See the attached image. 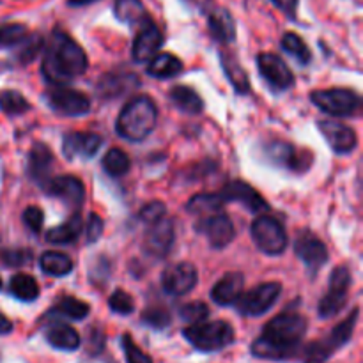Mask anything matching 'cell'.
I'll return each mask as SVG.
<instances>
[{
    "label": "cell",
    "instance_id": "6da1fadb",
    "mask_svg": "<svg viewBox=\"0 0 363 363\" xmlns=\"http://www.w3.org/2000/svg\"><path fill=\"white\" fill-rule=\"evenodd\" d=\"M308 321L298 312H282L262 328L252 344V354L261 360H287L300 350Z\"/></svg>",
    "mask_w": 363,
    "mask_h": 363
},
{
    "label": "cell",
    "instance_id": "7a4b0ae2",
    "mask_svg": "<svg viewBox=\"0 0 363 363\" xmlns=\"http://www.w3.org/2000/svg\"><path fill=\"white\" fill-rule=\"evenodd\" d=\"M89 59L84 48L60 28L52 32L48 46L45 48L41 73L48 84L66 85L87 71Z\"/></svg>",
    "mask_w": 363,
    "mask_h": 363
},
{
    "label": "cell",
    "instance_id": "3957f363",
    "mask_svg": "<svg viewBox=\"0 0 363 363\" xmlns=\"http://www.w3.org/2000/svg\"><path fill=\"white\" fill-rule=\"evenodd\" d=\"M156 121H158L156 103L147 96H135L121 110L116 121V131L126 140L142 142L152 133Z\"/></svg>",
    "mask_w": 363,
    "mask_h": 363
},
{
    "label": "cell",
    "instance_id": "277c9868",
    "mask_svg": "<svg viewBox=\"0 0 363 363\" xmlns=\"http://www.w3.org/2000/svg\"><path fill=\"white\" fill-rule=\"evenodd\" d=\"M183 337L201 353H216L234 342V328L227 321H201L186 326Z\"/></svg>",
    "mask_w": 363,
    "mask_h": 363
},
{
    "label": "cell",
    "instance_id": "5b68a950",
    "mask_svg": "<svg viewBox=\"0 0 363 363\" xmlns=\"http://www.w3.org/2000/svg\"><path fill=\"white\" fill-rule=\"evenodd\" d=\"M358 318H360V311L354 308L342 323L335 326L325 339L315 340V342L308 344L305 347V358L303 363H326L340 347L346 346L353 337L354 328H357Z\"/></svg>",
    "mask_w": 363,
    "mask_h": 363
},
{
    "label": "cell",
    "instance_id": "8992f818",
    "mask_svg": "<svg viewBox=\"0 0 363 363\" xmlns=\"http://www.w3.org/2000/svg\"><path fill=\"white\" fill-rule=\"evenodd\" d=\"M252 240H254L255 247L266 255H280L286 252L287 245H289V238H287L286 227L282 222L269 215H261L254 220L250 227Z\"/></svg>",
    "mask_w": 363,
    "mask_h": 363
},
{
    "label": "cell",
    "instance_id": "52a82bcc",
    "mask_svg": "<svg viewBox=\"0 0 363 363\" xmlns=\"http://www.w3.org/2000/svg\"><path fill=\"white\" fill-rule=\"evenodd\" d=\"M312 103L325 113L333 117H350L360 108V96L351 89H319L311 94Z\"/></svg>",
    "mask_w": 363,
    "mask_h": 363
},
{
    "label": "cell",
    "instance_id": "ba28073f",
    "mask_svg": "<svg viewBox=\"0 0 363 363\" xmlns=\"http://www.w3.org/2000/svg\"><path fill=\"white\" fill-rule=\"evenodd\" d=\"M351 287V269L347 266H337L330 273L328 293L318 305V314L321 319H332L346 307L347 294Z\"/></svg>",
    "mask_w": 363,
    "mask_h": 363
},
{
    "label": "cell",
    "instance_id": "9c48e42d",
    "mask_svg": "<svg viewBox=\"0 0 363 363\" xmlns=\"http://www.w3.org/2000/svg\"><path fill=\"white\" fill-rule=\"evenodd\" d=\"M280 293H282V284L280 282L259 284V286L252 287L248 293L241 294L240 300L236 301V307L240 314L247 315V318H259L277 303Z\"/></svg>",
    "mask_w": 363,
    "mask_h": 363
},
{
    "label": "cell",
    "instance_id": "30bf717a",
    "mask_svg": "<svg viewBox=\"0 0 363 363\" xmlns=\"http://www.w3.org/2000/svg\"><path fill=\"white\" fill-rule=\"evenodd\" d=\"M45 101L53 112L66 117H80L91 112V99L66 85H55L52 91H46Z\"/></svg>",
    "mask_w": 363,
    "mask_h": 363
},
{
    "label": "cell",
    "instance_id": "8fae6325",
    "mask_svg": "<svg viewBox=\"0 0 363 363\" xmlns=\"http://www.w3.org/2000/svg\"><path fill=\"white\" fill-rule=\"evenodd\" d=\"M195 230L204 234L208 238L209 245L216 248V250L229 247L234 241V238H236V229H234L233 220L222 211L202 215L201 220L195 223Z\"/></svg>",
    "mask_w": 363,
    "mask_h": 363
},
{
    "label": "cell",
    "instance_id": "7c38bea8",
    "mask_svg": "<svg viewBox=\"0 0 363 363\" xmlns=\"http://www.w3.org/2000/svg\"><path fill=\"white\" fill-rule=\"evenodd\" d=\"M163 45V34L158 25L155 23L151 16H145L138 23V30L135 34L133 46H131V55L135 62H149L152 57L158 53Z\"/></svg>",
    "mask_w": 363,
    "mask_h": 363
},
{
    "label": "cell",
    "instance_id": "4fadbf2b",
    "mask_svg": "<svg viewBox=\"0 0 363 363\" xmlns=\"http://www.w3.org/2000/svg\"><path fill=\"white\" fill-rule=\"evenodd\" d=\"M199 282V272L190 262H176L162 273V287L170 296H184L195 289Z\"/></svg>",
    "mask_w": 363,
    "mask_h": 363
},
{
    "label": "cell",
    "instance_id": "5bb4252c",
    "mask_svg": "<svg viewBox=\"0 0 363 363\" xmlns=\"http://www.w3.org/2000/svg\"><path fill=\"white\" fill-rule=\"evenodd\" d=\"M174 241H176V227H174L172 220L163 216L158 222L147 225L144 238V252L155 259H163L170 252Z\"/></svg>",
    "mask_w": 363,
    "mask_h": 363
},
{
    "label": "cell",
    "instance_id": "9a60e30c",
    "mask_svg": "<svg viewBox=\"0 0 363 363\" xmlns=\"http://www.w3.org/2000/svg\"><path fill=\"white\" fill-rule=\"evenodd\" d=\"M43 191L50 197L60 199L64 204L73 209H80L85 201V186L82 179L74 176H55L50 177L46 183L41 184Z\"/></svg>",
    "mask_w": 363,
    "mask_h": 363
},
{
    "label": "cell",
    "instance_id": "2e32d148",
    "mask_svg": "<svg viewBox=\"0 0 363 363\" xmlns=\"http://www.w3.org/2000/svg\"><path fill=\"white\" fill-rule=\"evenodd\" d=\"M257 67L261 77L268 82L273 91L282 92L293 87L294 74L289 66L284 62L282 57L275 55V53H259Z\"/></svg>",
    "mask_w": 363,
    "mask_h": 363
},
{
    "label": "cell",
    "instance_id": "e0dca14e",
    "mask_svg": "<svg viewBox=\"0 0 363 363\" xmlns=\"http://www.w3.org/2000/svg\"><path fill=\"white\" fill-rule=\"evenodd\" d=\"M294 254L305 264L312 277L318 275L319 269L328 262L330 254L326 245L318 236L311 233H303L294 241Z\"/></svg>",
    "mask_w": 363,
    "mask_h": 363
},
{
    "label": "cell",
    "instance_id": "ac0fdd59",
    "mask_svg": "<svg viewBox=\"0 0 363 363\" xmlns=\"http://www.w3.org/2000/svg\"><path fill=\"white\" fill-rule=\"evenodd\" d=\"M218 195L223 204L225 202H238V204L245 206L252 213H264L269 209V204L261 197V194L254 186H250V184L241 179L227 183L218 191Z\"/></svg>",
    "mask_w": 363,
    "mask_h": 363
},
{
    "label": "cell",
    "instance_id": "d6986e66",
    "mask_svg": "<svg viewBox=\"0 0 363 363\" xmlns=\"http://www.w3.org/2000/svg\"><path fill=\"white\" fill-rule=\"evenodd\" d=\"M319 131L323 133L325 140L337 155H350L358 147L357 131L347 124L339 123V121H319Z\"/></svg>",
    "mask_w": 363,
    "mask_h": 363
},
{
    "label": "cell",
    "instance_id": "ffe728a7",
    "mask_svg": "<svg viewBox=\"0 0 363 363\" xmlns=\"http://www.w3.org/2000/svg\"><path fill=\"white\" fill-rule=\"evenodd\" d=\"M103 138L91 131H71L64 135L62 152L67 160H91L98 155Z\"/></svg>",
    "mask_w": 363,
    "mask_h": 363
},
{
    "label": "cell",
    "instance_id": "44dd1931",
    "mask_svg": "<svg viewBox=\"0 0 363 363\" xmlns=\"http://www.w3.org/2000/svg\"><path fill=\"white\" fill-rule=\"evenodd\" d=\"M206 18H208V30L215 41L229 45L236 39V23L225 7L209 2L206 6Z\"/></svg>",
    "mask_w": 363,
    "mask_h": 363
},
{
    "label": "cell",
    "instance_id": "7402d4cb",
    "mask_svg": "<svg viewBox=\"0 0 363 363\" xmlns=\"http://www.w3.org/2000/svg\"><path fill=\"white\" fill-rule=\"evenodd\" d=\"M266 156H268V160L272 163H275V165L279 167H286V169L289 170H307L308 165L311 163L307 162V155H305L303 151H298L296 147H294L293 144H289V142H284V140H275L272 142V144L266 145Z\"/></svg>",
    "mask_w": 363,
    "mask_h": 363
},
{
    "label": "cell",
    "instance_id": "603a6c76",
    "mask_svg": "<svg viewBox=\"0 0 363 363\" xmlns=\"http://www.w3.org/2000/svg\"><path fill=\"white\" fill-rule=\"evenodd\" d=\"M140 85V80L135 73H106L96 84V92H98L99 98L113 99L119 98V96L128 94V92H133L135 89Z\"/></svg>",
    "mask_w": 363,
    "mask_h": 363
},
{
    "label": "cell",
    "instance_id": "cb8c5ba5",
    "mask_svg": "<svg viewBox=\"0 0 363 363\" xmlns=\"http://www.w3.org/2000/svg\"><path fill=\"white\" fill-rule=\"evenodd\" d=\"M245 277L240 272H229L213 286L211 300L220 307H230L236 305L240 296L243 294Z\"/></svg>",
    "mask_w": 363,
    "mask_h": 363
},
{
    "label": "cell",
    "instance_id": "d4e9b609",
    "mask_svg": "<svg viewBox=\"0 0 363 363\" xmlns=\"http://www.w3.org/2000/svg\"><path fill=\"white\" fill-rule=\"evenodd\" d=\"M52 169L53 155L48 145L43 144V142L32 145L30 152H28V176L32 177V181H35L41 186L52 177Z\"/></svg>",
    "mask_w": 363,
    "mask_h": 363
},
{
    "label": "cell",
    "instance_id": "484cf974",
    "mask_svg": "<svg viewBox=\"0 0 363 363\" xmlns=\"http://www.w3.org/2000/svg\"><path fill=\"white\" fill-rule=\"evenodd\" d=\"M46 342L60 351H77L80 347V335L73 326L66 323H53L45 332Z\"/></svg>",
    "mask_w": 363,
    "mask_h": 363
},
{
    "label": "cell",
    "instance_id": "4316f807",
    "mask_svg": "<svg viewBox=\"0 0 363 363\" xmlns=\"http://www.w3.org/2000/svg\"><path fill=\"white\" fill-rule=\"evenodd\" d=\"M220 62H222L223 73H225L227 80L230 82L234 91L238 94H248L250 92V80H248L247 71L241 66L238 57L233 55V52L223 50V52H220Z\"/></svg>",
    "mask_w": 363,
    "mask_h": 363
},
{
    "label": "cell",
    "instance_id": "83f0119b",
    "mask_svg": "<svg viewBox=\"0 0 363 363\" xmlns=\"http://www.w3.org/2000/svg\"><path fill=\"white\" fill-rule=\"evenodd\" d=\"M183 71V62L172 53H156L147 66V74L158 80H170Z\"/></svg>",
    "mask_w": 363,
    "mask_h": 363
},
{
    "label": "cell",
    "instance_id": "f1b7e54d",
    "mask_svg": "<svg viewBox=\"0 0 363 363\" xmlns=\"http://www.w3.org/2000/svg\"><path fill=\"white\" fill-rule=\"evenodd\" d=\"M82 227H84V222H82L80 213H73L69 218L64 223H60L59 227H53L46 233V241L55 245H69L74 243V241L80 238Z\"/></svg>",
    "mask_w": 363,
    "mask_h": 363
},
{
    "label": "cell",
    "instance_id": "f546056e",
    "mask_svg": "<svg viewBox=\"0 0 363 363\" xmlns=\"http://www.w3.org/2000/svg\"><path fill=\"white\" fill-rule=\"evenodd\" d=\"M91 312V307L85 301L74 296H62L52 308L48 315H59V318L71 319V321H84Z\"/></svg>",
    "mask_w": 363,
    "mask_h": 363
},
{
    "label": "cell",
    "instance_id": "4dcf8cb0",
    "mask_svg": "<svg viewBox=\"0 0 363 363\" xmlns=\"http://www.w3.org/2000/svg\"><path fill=\"white\" fill-rule=\"evenodd\" d=\"M170 99L181 112L201 113L204 110V101H202L201 96L186 85H176V87L170 89Z\"/></svg>",
    "mask_w": 363,
    "mask_h": 363
},
{
    "label": "cell",
    "instance_id": "1f68e13d",
    "mask_svg": "<svg viewBox=\"0 0 363 363\" xmlns=\"http://www.w3.org/2000/svg\"><path fill=\"white\" fill-rule=\"evenodd\" d=\"M39 266L43 273L50 277H66L73 272V261L62 252H45L39 257Z\"/></svg>",
    "mask_w": 363,
    "mask_h": 363
},
{
    "label": "cell",
    "instance_id": "d6a6232c",
    "mask_svg": "<svg viewBox=\"0 0 363 363\" xmlns=\"http://www.w3.org/2000/svg\"><path fill=\"white\" fill-rule=\"evenodd\" d=\"M9 293L13 294L16 300L30 303V301L38 300L39 286L32 275H27V273H16V275L11 277L9 280Z\"/></svg>",
    "mask_w": 363,
    "mask_h": 363
},
{
    "label": "cell",
    "instance_id": "836d02e7",
    "mask_svg": "<svg viewBox=\"0 0 363 363\" xmlns=\"http://www.w3.org/2000/svg\"><path fill=\"white\" fill-rule=\"evenodd\" d=\"M113 11H116L117 20L128 25H138L147 16L142 0H116Z\"/></svg>",
    "mask_w": 363,
    "mask_h": 363
},
{
    "label": "cell",
    "instance_id": "e575fe53",
    "mask_svg": "<svg viewBox=\"0 0 363 363\" xmlns=\"http://www.w3.org/2000/svg\"><path fill=\"white\" fill-rule=\"evenodd\" d=\"M280 45H282L284 52L289 53L291 57H294V59L298 60V64H301V66H307L312 60L311 48H308L307 43H305L303 39H301V35H298L296 32H286V34L282 35Z\"/></svg>",
    "mask_w": 363,
    "mask_h": 363
},
{
    "label": "cell",
    "instance_id": "d590c367",
    "mask_svg": "<svg viewBox=\"0 0 363 363\" xmlns=\"http://www.w3.org/2000/svg\"><path fill=\"white\" fill-rule=\"evenodd\" d=\"M103 170L112 177H121L130 172L131 160L123 149L112 147L105 156H103Z\"/></svg>",
    "mask_w": 363,
    "mask_h": 363
},
{
    "label": "cell",
    "instance_id": "8d00e7d4",
    "mask_svg": "<svg viewBox=\"0 0 363 363\" xmlns=\"http://www.w3.org/2000/svg\"><path fill=\"white\" fill-rule=\"evenodd\" d=\"M0 110L6 116H21V113L30 110V103L25 99V96L18 91H4L0 92Z\"/></svg>",
    "mask_w": 363,
    "mask_h": 363
},
{
    "label": "cell",
    "instance_id": "74e56055",
    "mask_svg": "<svg viewBox=\"0 0 363 363\" xmlns=\"http://www.w3.org/2000/svg\"><path fill=\"white\" fill-rule=\"evenodd\" d=\"M223 206L222 199H220L218 191L216 194H199L186 204V209L190 213H197V215H208V213L220 211Z\"/></svg>",
    "mask_w": 363,
    "mask_h": 363
},
{
    "label": "cell",
    "instance_id": "f35d334b",
    "mask_svg": "<svg viewBox=\"0 0 363 363\" xmlns=\"http://www.w3.org/2000/svg\"><path fill=\"white\" fill-rule=\"evenodd\" d=\"M45 48V41L39 34H28L23 41L18 45V62L20 64H30L35 57L41 53V50Z\"/></svg>",
    "mask_w": 363,
    "mask_h": 363
},
{
    "label": "cell",
    "instance_id": "ab89813d",
    "mask_svg": "<svg viewBox=\"0 0 363 363\" xmlns=\"http://www.w3.org/2000/svg\"><path fill=\"white\" fill-rule=\"evenodd\" d=\"M28 35V28L23 23H6L0 27V48L18 46Z\"/></svg>",
    "mask_w": 363,
    "mask_h": 363
},
{
    "label": "cell",
    "instance_id": "60d3db41",
    "mask_svg": "<svg viewBox=\"0 0 363 363\" xmlns=\"http://www.w3.org/2000/svg\"><path fill=\"white\" fill-rule=\"evenodd\" d=\"M142 323L155 330H165L172 323V315L163 307H149L142 314Z\"/></svg>",
    "mask_w": 363,
    "mask_h": 363
},
{
    "label": "cell",
    "instance_id": "b9f144b4",
    "mask_svg": "<svg viewBox=\"0 0 363 363\" xmlns=\"http://www.w3.org/2000/svg\"><path fill=\"white\" fill-rule=\"evenodd\" d=\"M179 318L190 325L206 321L209 318V307L202 301H190L179 307Z\"/></svg>",
    "mask_w": 363,
    "mask_h": 363
},
{
    "label": "cell",
    "instance_id": "7bdbcfd3",
    "mask_svg": "<svg viewBox=\"0 0 363 363\" xmlns=\"http://www.w3.org/2000/svg\"><path fill=\"white\" fill-rule=\"evenodd\" d=\"M108 307L113 314L119 315H130L133 314L135 311V301L126 291L123 289H116L108 298Z\"/></svg>",
    "mask_w": 363,
    "mask_h": 363
},
{
    "label": "cell",
    "instance_id": "ee69618b",
    "mask_svg": "<svg viewBox=\"0 0 363 363\" xmlns=\"http://www.w3.org/2000/svg\"><path fill=\"white\" fill-rule=\"evenodd\" d=\"M121 342H123V351H124V357H126V363H152L151 357L145 354L144 351L133 342L131 335H128V333L126 335H123Z\"/></svg>",
    "mask_w": 363,
    "mask_h": 363
},
{
    "label": "cell",
    "instance_id": "f6af8a7d",
    "mask_svg": "<svg viewBox=\"0 0 363 363\" xmlns=\"http://www.w3.org/2000/svg\"><path fill=\"white\" fill-rule=\"evenodd\" d=\"M21 220H23L25 227H27L30 233L38 234L41 233L43 223H45V213H43V209L38 208V206H28L23 211V215H21Z\"/></svg>",
    "mask_w": 363,
    "mask_h": 363
},
{
    "label": "cell",
    "instance_id": "bcb514c9",
    "mask_svg": "<svg viewBox=\"0 0 363 363\" xmlns=\"http://www.w3.org/2000/svg\"><path fill=\"white\" fill-rule=\"evenodd\" d=\"M163 216H167L165 204L160 201H152L140 209V215H138V218H140L145 225H151V223L162 220Z\"/></svg>",
    "mask_w": 363,
    "mask_h": 363
},
{
    "label": "cell",
    "instance_id": "7dc6e473",
    "mask_svg": "<svg viewBox=\"0 0 363 363\" xmlns=\"http://www.w3.org/2000/svg\"><path fill=\"white\" fill-rule=\"evenodd\" d=\"M0 261L7 266V268H20V266L28 264L32 261L30 250H6L0 254Z\"/></svg>",
    "mask_w": 363,
    "mask_h": 363
},
{
    "label": "cell",
    "instance_id": "c3c4849f",
    "mask_svg": "<svg viewBox=\"0 0 363 363\" xmlns=\"http://www.w3.org/2000/svg\"><path fill=\"white\" fill-rule=\"evenodd\" d=\"M103 229H105V223H103L101 216L91 213L87 222V243H96L101 238Z\"/></svg>",
    "mask_w": 363,
    "mask_h": 363
},
{
    "label": "cell",
    "instance_id": "681fc988",
    "mask_svg": "<svg viewBox=\"0 0 363 363\" xmlns=\"http://www.w3.org/2000/svg\"><path fill=\"white\" fill-rule=\"evenodd\" d=\"M273 6L279 7L289 20H296L298 13V0H272Z\"/></svg>",
    "mask_w": 363,
    "mask_h": 363
},
{
    "label": "cell",
    "instance_id": "f907efd6",
    "mask_svg": "<svg viewBox=\"0 0 363 363\" xmlns=\"http://www.w3.org/2000/svg\"><path fill=\"white\" fill-rule=\"evenodd\" d=\"M13 332V323L0 312V335H9Z\"/></svg>",
    "mask_w": 363,
    "mask_h": 363
},
{
    "label": "cell",
    "instance_id": "816d5d0a",
    "mask_svg": "<svg viewBox=\"0 0 363 363\" xmlns=\"http://www.w3.org/2000/svg\"><path fill=\"white\" fill-rule=\"evenodd\" d=\"M99 2V0H66V4L69 7H85V6H91V4Z\"/></svg>",
    "mask_w": 363,
    "mask_h": 363
},
{
    "label": "cell",
    "instance_id": "f5cc1de1",
    "mask_svg": "<svg viewBox=\"0 0 363 363\" xmlns=\"http://www.w3.org/2000/svg\"><path fill=\"white\" fill-rule=\"evenodd\" d=\"M0 289H2V279H0Z\"/></svg>",
    "mask_w": 363,
    "mask_h": 363
}]
</instances>
